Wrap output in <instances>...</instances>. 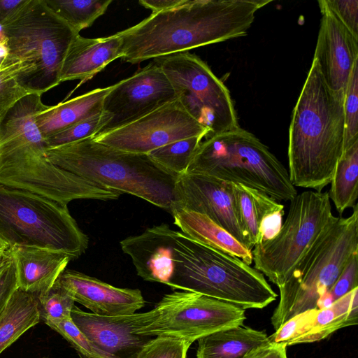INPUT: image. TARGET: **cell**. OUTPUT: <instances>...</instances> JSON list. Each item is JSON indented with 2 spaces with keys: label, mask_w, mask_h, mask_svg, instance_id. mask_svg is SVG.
I'll list each match as a JSON object with an SVG mask.
<instances>
[{
  "label": "cell",
  "mask_w": 358,
  "mask_h": 358,
  "mask_svg": "<svg viewBox=\"0 0 358 358\" xmlns=\"http://www.w3.org/2000/svg\"><path fill=\"white\" fill-rule=\"evenodd\" d=\"M271 0H185L117 32L122 59L137 64L245 36Z\"/></svg>",
  "instance_id": "obj_1"
},
{
  "label": "cell",
  "mask_w": 358,
  "mask_h": 358,
  "mask_svg": "<svg viewBox=\"0 0 358 358\" xmlns=\"http://www.w3.org/2000/svg\"><path fill=\"white\" fill-rule=\"evenodd\" d=\"M344 93L332 90L313 59L289 128V176L294 187L322 192L344 151Z\"/></svg>",
  "instance_id": "obj_2"
},
{
  "label": "cell",
  "mask_w": 358,
  "mask_h": 358,
  "mask_svg": "<svg viewBox=\"0 0 358 358\" xmlns=\"http://www.w3.org/2000/svg\"><path fill=\"white\" fill-rule=\"evenodd\" d=\"M54 165L108 189L129 194L171 211L177 177L145 154L119 150L93 138L46 148Z\"/></svg>",
  "instance_id": "obj_3"
},
{
  "label": "cell",
  "mask_w": 358,
  "mask_h": 358,
  "mask_svg": "<svg viewBox=\"0 0 358 358\" xmlns=\"http://www.w3.org/2000/svg\"><path fill=\"white\" fill-rule=\"evenodd\" d=\"M173 289L199 293L244 309H262L278 294L264 275L240 258L173 230Z\"/></svg>",
  "instance_id": "obj_4"
},
{
  "label": "cell",
  "mask_w": 358,
  "mask_h": 358,
  "mask_svg": "<svg viewBox=\"0 0 358 358\" xmlns=\"http://www.w3.org/2000/svg\"><path fill=\"white\" fill-rule=\"evenodd\" d=\"M1 29L8 57L19 66L16 79L29 94L42 95L61 83L64 60L79 33L43 0H29Z\"/></svg>",
  "instance_id": "obj_5"
},
{
  "label": "cell",
  "mask_w": 358,
  "mask_h": 358,
  "mask_svg": "<svg viewBox=\"0 0 358 358\" xmlns=\"http://www.w3.org/2000/svg\"><path fill=\"white\" fill-rule=\"evenodd\" d=\"M352 208L349 217H336L320 233L278 287L280 301L271 318L275 330L292 317L317 309L318 301L358 252L357 205Z\"/></svg>",
  "instance_id": "obj_6"
},
{
  "label": "cell",
  "mask_w": 358,
  "mask_h": 358,
  "mask_svg": "<svg viewBox=\"0 0 358 358\" xmlns=\"http://www.w3.org/2000/svg\"><path fill=\"white\" fill-rule=\"evenodd\" d=\"M186 173L254 188L277 201H290L297 194L283 164L259 138L241 127L202 140Z\"/></svg>",
  "instance_id": "obj_7"
},
{
  "label": "cell",
  "mask_w": 358,
  "mask_h": 358,
  "mask_svg": "<svg viewBox=\"0 0 358 358\" xmlns=\"http://www.w3.org/2000/svg\"><path fill=\"white\" fill-rule=\"evenodd\" d=\"M0 236L14 247L62 252L72 259L87 249L89 239L67 205L0 183Z\"/></svg>",
  "instance_id": "obj_8"
},
{
  "label": "cell",
  "mask_w": 358,
  "mask_h": 358,
  "mask_svg": "<svg viewBox=\"0 0 358 358\" xmlns=\"http://www.w3.org/2000/svg\"><path fill=\"white\" fill-rule=\"evenodd\" d=\"M336 218L328 192L297 194L278 233L251 250L255 268L280 287L313 241Z\"/></svg>",
  "instance_id": "obj_9"
},
{
  "label": "cell",
  "mask_w": 358,
  "mask_h": 358,
  "mask_svg": "<svg viewBox=\"0 0 358 358\" xmlns=\"http://www.w3.org/2000/svg\"><path fill=\"white\" fill-rule=\"evenodd\" d=\"M155 61L171 82L177 101L207 131L205 138L240 128L229 90L198 56L185 52Z\"/></svg>",
  "instance_id": "obj_10"
},
{
  "label": "cell",
  "mask_w": 358,
  "mask_h": 358,
  "mask_svg": "<svg viewBox=\"0 0 358 358\" xmlns=\"http://www.w3.org/2000/svg\"><path fill=\"white\" fill-rule=\"evenodd\" d=\"M245 309L199 293L175 291L150 310L136 334L195 341L214 332L243 324Z\"/></svg>",
  "instance_id": "obj_11"
},
{
  "label": "cell",
  "mask_w": 358,
  "mask_h": 358,
  "mask_svg": "<svg viewBox=\"0 0 358 358\" xmlns=\"http://www.w3.org/2000/svg\"><path fill=\"white\" fill-rule=\"evenodd\" d=\"M45 146L0 149V183L29 191L67 205L76 199H117L106 189L51 163Z\"/></svg>",
  "instance_id": "obj_12"
},
{
  "label": "cell",
  "mask_w": 358,
  "mask_h": 358,
  "mask_svg": "<svg viewBox=\"0 0 358 358\" xmlns=\"http://www.w3.org/2000/svg\"><path fill=\"white\" fill-rule=\"evenodd\" d=\"M207 134L176 100L130 124L99 134L93 139L119 150L148 155L179 140L197 136L204 139Z\"/></svg>",
  "instance_id": "obj_13"
},
{
  "label": "cell",
  "mask_w": 358,
  "mask_h": 358,
  "mask_svg": "<svg viewBox=\"0 0 358 358\" xmlns=\"http://www.w3.org/2000/svg\"><path fill=\"white\" fill-rule=\"evenodd\" d=\"M176 100L171 82L155 60L111 85L102 106L108 120L96 135L130 124Z\"/></svg>",
  "instance_id": "obj_14"
},
{
  "label": "cell",
  "mask_w": 358,
  "mask_h": 358,
  "mask_svg": "<svg viewBox=\"0 0 358 358\" xmlns=\"http://www.w3.org/2000/svg\"><path fill=\"white\" fill-rule=\"evenodd\" d=\"M173 208L208 216L243 245L252 250L249 236L241 227L236 213L231 182L195 173L178 176L175 185Z\"/></svg>",
  "instance_id": "obj_15"
},
{
  "label": "cell",
  "mask_w": 358,
  "mask_h": 358,
  "mask_svg": "<svg viewBox=\"0 0 358 358\" xmlns=\"http://www.w3.org/2000/svg\"><path fill=\"white\" fill-rule=\"evenodd\" d=\"M322 14L313 60L327 85L344 93L358 61V38L336 17L324 0L318 1Z\"/></svg>",
  "instance_id": "obj_16"
},
{
  "label": "cell",
  "mask_w": 358,
  "mask_h": 358,
  "mask_svg": "<svg viewBox=\"0 0 358 358\" xmlns=\"http://www.w3.org/2000/svg\"><path fill=\"white\" fill-rule=\"evenodd\" d=\"M150 310L120 316L85 312L76 305L71 317L74 324L100 350L116 358H134L151 336L136 334Z\"/></svg>",
  "instance_id": "obj_17"
},
{
  "label": "cell",
  "mask_w": 358,
  "mask_h": 358,
  "mask_svg": "<svg viewBox=\"0 0 358 358\" xmlns=\"http://www.w3.org/2000/svg\"><path fill=\"white\" fill-rule=\"evenodd\" d=\"M57 281L75 302L96 315H131L145 304L138 289L117 287L79 271L65 269Z\"/></svg>",
  "instance_id": "obj_18"
},
{
  "label": "cell",
  "mask_w": 358,
  "mask_h": 358,
  "mask_svg": "<svg viewBox=\"0 0 358 358\" xmlns=\"http://www.w3.org/2000/svg\"><path fill=\"white\" fill-rule=\"evenodd\" d=\"M122 250L131 259L144 280L169 286L173 273V230L166 224L148 228L142 234L120 241Z\"/></svg>",
  "instance_id": "obj_19"
},
{
  "label": "cell",
  "mask_w": 358,
  "mask_h": 358,
  "mask_svg": "<svg viewBox=\"0 0 358 358\" xmlns=\"http://www.w3.org/2000/svg\"><path fill=\"white\" fill-rule=\"evenodd\" d=\"M18 288L38 296L57 281L72 258L67 254L36 247L10 248Z\"/></svg>",
  "instance_id": "obj_20"
},
{
  "label": "cell",
  "mask_w": 358,
  "mask_h": 358,
  "mask_svg": "<svg viewBox=\"0 0 358 358\" xmlns=\"http://www.w3.org/2000/svg\"><path fill=\"white\" fill-rule=\"evenodd\" d=\"M122 57V40L117 33L107 37L88 38L78 35L64 60L60 82L80 80L83 83Z\"/></svg>",
  "instance_id": "obj_21"
},
{
  "label": "cell",
  "mask_w": 358,
  "mask_h": 358,
  "mask_svg": "<svg viewBox=\"0 0 358 358\" xmlns=\"http://www.w3.org/2000/svg\"><path fill=\"white\" fill-rule=\"evenodd\" d=\"M170 213L173 217L174 224L187 237L203 245L237 257L248 265L252 263L251 250L208 216L179 208H173Z\"/></svg>",
  "instance_id": "obj_22"
},
{
  "label": "cell",
  "mask_w": 358,
  "mask_h": 358,
  "mask_svg": "<svg viewBox=\"0 0 358 358\" xmlns=\"http://www.w3.org/2000/svg\"><path fill=\"white\" fill-rule=\"evenodd\" d=\"M196 358H252L262 346L270 343L264 331L243 324L200 338Z\"/></svg>",
  "instance_id": "obj_23"
},
{
  "label": "cell",
  "mask_w": 358,
  "mask_h": 358,
  "mask_svg": "<svg viewBox=\"0 0 358 358\" xmlns=\"http://www.w3.org/2000/svg\"><path fill=\"white\" fill-rule=\"evenodd\" d=\"M47 106L38 94L20 99L0 122V149L25 145L45 147L36 116Z\"/></svg>",
  "instance_id": "obj_24"
},
{
  "label": "cell",
  "mask_w": 358,
  "mask_h": 358,
  "mask_svg": "<svg viewBox=\"0 0 358 358\" xmlns=\"http://www.w3.org/2000/svg\"><path fill=\"white\" fill-rule=\"evenodd\" d=\"M110 89L111 86L96 88L55 106H48L36 116L43 138L101 113L103 99Z\"/></svg>",
  "instance_id": "obj_25"
},
{
  "label": "cell",
  "mask_w": 358,
  "mask_h": 358,
  "mask_svg": "<svg viewBox=\"0 0 358 358\" xmlns=\"http://www.w3.org/2000/svg\"><path fill=\"white\" fill-rule=\"evenodd\" d=\"M231 191L237 217L253 249L261 242L264 223L275 215H284V206L266 193L243 185L231 183Z\"/></svg>",
  "instance_id": "obj_26"
},
{
  "label": "cell",
  "mask_w": 358,
  "mask_h": 358,
  "mask_svg": "<svg viewBox=\"0 0 358 358\" xmlns=\"http://www.w3.org/2000/svg\"><path fill=\"white\" fill-rule=\"evenodd\" d=\"M358 322V287L335 301L329 308L315 309L303 332L287 346L320 341L336 331Z\"/></svg>",
  "instance_id": "obj_27"
},
{
  "label": "cell",
  "mask_w": 358,
  "mask_h": 358,
  "mask_svg": "<svg viewBox=\"0 0 358 358\" xmlns=\"http://www.w3.org/2000/svg\"><path fill=\"white\" fill-rule=\"evenodd\" d=\"M41 321L37 296L17 288L0 315V354Z\"/></svg>",
  "instance_id": "obj_28"
},
{
  "label": "cell",
  "mask_w": 358,
  "mask_h": 358,
  "mask_svg": "<svg viewBox=\"0 0 358 358\" xmlns=\"http://www.w3.org/2000/svg\"><path fill=\"white\" fill-rule=\"evenodd\" d=\"M329 196L341 215L354 208L358 196V141L346 149L334 170Z\"/></svg>",
  "instance_id": "obj_29"
},
{
  "label": "cell",
  "mask_w": 358,
  "mask_h": 358,
  "mask_svg": "<svg viewBox=\"0 0 358 358\" xmlns=\"http://www.w3.org/2000/svg\"><path fill=\"white\" fill-rule=\"evenodd\" d=\"M76 32L90 27L105 13L112 0H43Z\"/></svg>",
  "instance_id": "obj_30"
},
{
  "label": "cell",
  "mask_w": 358,
  "mask_h": 358,
  "mask_svg": "<svg viewBox=\"0 0 358 358\" xmlns=\"http://www.w3.org/2000/svg\"><path fill=\"white\" fill-rule=\"evenodd\" d=\"M203 136L179 140L150 152L148 156L170 174L178 177L185 173Z\"/></svg>",
  "instance_id": "obj_31"
},
{
  "label": "cell",
  "mask_w": 358,
  "mask_h": 358,
  "mask_svg": "<svg viewBox=\"0 0 358 358\" xmlns=\"http://www.w3.org/2000/svg\"><path fill=\"white\" fill-rule=\"evenodd\" d=\"M102 111L44 138L46 148H52L83 139L94 138L107 123Z\"/></svg>",
  "instance_id": "obj_32"
},
{
  "label": "cell",
  "mask_w": 358,
  "mask_h": 358,
  "mask_svg": "<svg viewBox=\"0 0 358 358\" xmlns=\"http://www.w3.org/2000/svg\"><path fill=\"white\" fill-rule=\"evenodd\" d=\"M37 299L41 320L45 324L71 318L75 301L57 281Z\"/></svg>",
  "instance_id": "obj_33"
},
{
  "label": "cell",
  "mask_w": 358,
  "mask_h": 358,
  "mask_svg": "<svg viewBox=\"0 0 358 358\" xmlns=\"http://www.w3.org/2000/svg\"><path fill=\"white\" fill-rule=\"evenodd\" d=\"M343 109L345 151L358 141V61L354 65L344 91Z\"/></svg>",
  "instance_id": "obj_34"
},
{
  "label": "cell",
  "mask_w": 358,
  "mask_h": 358,
  "mask_svg": "<svg viewBox=\"0 0 358 358\" xmlns=\"http://www.w3.org/2000/svg\"><path fill=\"white\" fill-rule=\"evenodd\" d=\"M59 333L83 358H116L97 348L74 324L71 318L46 323Z\"/></svg>",
  "instance_id": "obj_35"
},
{
  "label": "cell",
  "mask_w": 358,
  "mask_h": 358,
  "mask_svg": "<svg viewBox=\"0 0 358 358\" xmlns=\"http://www.w3.org/2000/svg\"><path fill=\"white\" fill-rule=\"evenodd\" d=\"M18 69L8 55L7 62L0 68V122L20 99L29 94L16 79Z\"/></svg>",
  "instance_id": "obj_36"
},
{
  "label": "cell",
  "mask_w": 358,
  "mask_h": 358,
  "mask_svg": "<svg viewBox=\"0 0 358 358\" xmlns=\"http://www.w3.org/2000/svg\"><path fill=\"white\" fill-rule=\"evenodd\" d=\"M189 346L182 340L156 336L150 339L134 358H187Z\"/></svg>",
  "instance_id": "obj_37"
},
{
  "label": "cell",
  "mask_w": 358,
  "mask_h": 358,
  "mask_svg": "<svg viewBox=\"0 0 358 358\" xmlns=\"http://www.w3.org/2000/svg\"><path fill=\"white\" fill-rule=\"evenodd\" d=\"M356 287H358V252L352 256L331 289L318 301L317 309L329 308Z\"/></svg>",
  "instance_id": "obj_38"
},
{
  "label": "cell",
  "mask_w": 358,
  "mask_h": 358,
  "mask_svg": "<svg viewBox=\"0 0 358 358\" xmlns=\"http://www.w3.org/2000/svg\"><path fill=\"white\" fill-rule=\"evenodd\" d=\"M315 310H306L286 321L275 330L274 334L268 336L271 342L285 343L287 345L289 341L300 336L303 332Z\"/></svg>",
  "instance_id": "obj_39"
},
{
  "label": "cell",
  "mask_w": 358,
  "mask_h": 358,
  "mask_svg": "<svg viewBox=\"0 0 358 358\" xmlns=\"http://www.w3.org/2000/svg\"><path fill=\"white\" fill-rule=\"evenodd\" d=\"M336 17L358 38V1L324 0Z\"/></svg>",
  "instance_id": "obj_40"
},
{
  "label": "cell",
  "mask_w": 358,
  "mask_h": 358,
  "mask_svg": "<svg viewBox=\"0 0 358 358\" xmlns=\"http://www.w3.org/2000/svg\"><path fill=\"white\" fill-rule=\"evenodd\" d=\"M17 288L16 267L10 250L9 256L0 265V315Z\"/></svg>",
  "instance_id": "obj_41"
},
{
  "label": "cell",
  "mask_w": 358,
  "mask_h": 358,
  "mask_svg": "<svg viewBox=\"0 0 358 358\" xmlns=\"http://www.w3.org/2000/svg\"><path fill=\"white\" fill-rule=\"evenodd\" d=\"M29 0H0V26L10 22Z\"/></svg>",
  "instance_id": "obj_42"
},
{
  "label": "cell",
  "mask_w": 358,
  "mask_h": 358,
  "mask_svg": "<svg viewBox=\"0 0 358 358\" xmlns=\"http://www.w3.org/2000/svg\"><path fill=\"white\" fill-rule=\"evenodd\" d=\"M252 358H287V345L270 342L260 348Z\"/></svg>",
  "instance_id": "obj_43"
},
{
  "label": "cell",
  "mask_w": 358,
  "mask_h": 358,
  "mask_svg": "<svg viewBox=\"0 0 358 358\" xmlns=\"http://www.w3.org/2000/svg\"><path fill=\"white\" fill-rule=\"evenodd\" d=\"M185 1V0H141L139 3L150 9L152 13H157L173 8Z\"/></svg>",
  "instance_id": "obj_44"
},
{
  "label": "cell",
  "mask_w": 358,
  "mask_h": 358,
  "mask_svg": "<svg viewBox=\"0 0 358 358\" xmlns=\"http://www.w3.org/2000/svg\"><path fill=\"white\" fill-rule=\"evenodd\" d=\"M8 61V48L4 38L0 41V68Z\"/></svg>",
  "instance_id": "obj_45"
},
{
  "label": "cell",
  "mask_w": 358,
  "mask_h": 358,
  "mask_svg": "<svg viewBox=\"0 0 358 358\" xmlns=\"http://www.w3.org/2000/svg\"><path fill=\"white\" fill-rule=\"evenodd\" d=\"M8 245L3 241L0 236V255L4 253L9 249Z\"/></svg>",
  "instance_id": "obj_46"
},
{
  "label": "cell",
  "mask_w": 358,
  "mask_h": 358,
  "mask_svg": "<svg viewBox=\"0 0 358 358\" xmlns=\"http://www.w3.org/2000/svg\"><path fill=\"white\" fill-rule=\"evenodd\" d=\"M9 255H10L9 249L7 251H6L4 253H2L0 255V265H1L5 262V260L8 258Z\"/></svg>",
  "instance_id": "obj_47"
},
{
  "label": "cell",
  "mask_w": 358,
  "mask_h": 358,
  "mask_svg": "<svg viewBox=\"0 0 358 358\" xmlns=\"http://www.w3.org/2000/svg\"><path fill=\"white\" fill-rule=\"evenodd\" d=\"M42 358H48V357H42Z\"/></svg>",
  "instance_id": "obj_48"
}]
</instances>
